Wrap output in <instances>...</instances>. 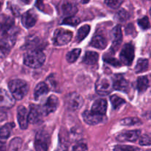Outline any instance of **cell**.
Wrapping results in <instances>:
<instances>
[{
    "mask_svg": "<svg viewBox=\"0 0 151 151\" xmlns=\"http://www.w3.org/2000/svg\"><path fill=\"white\" fill-rule=\"evenodd\" d=\"M9 89L14 99L20 100L23 99L27 94L29 87L24 81L16 79L11 81L8 84Z\"/></svg>",
    "mask_w": 151,
    "mask_h": 151,
    "instance_id": "6da1fadb",
    "label": "cell"
},
{
    "mask_svg": "<svg viewBox=\"0 0 151 151\" xmlns=\"http://www.w3.org/2000/svg\"><path fill=\"white\" fill-rule=\"evenodd\" d=\"M45 55L40 50H30L24 55V63L30 68H38L44 64Z\"/></svg>",
    "mask_w": 151,
    "mask_h": 151,
    "instance_id": "7a4b0ae2",
    "label": "cell"
},
{
    "mask_svg": "<svg viewBox=\"0 0 151 151\" xmlns=\"http://www.w3.org/2000/svg\"><path fill=\"white\" fill-rule=\"evenodd\" d=\"M95 88L97 94L100 95H108L114 89L113 81L109 77H106L105 75L100 76L96 83Z\"/></svg>",
    "mask_w": 151,
    "mask_h": 151,
    "instance_id": "3957f363",
    "label": "cell"
},
{
    "mask_svg": "<svg viewBox=\"0 0 151 151\" xmlns=\"http://www.w3.org/2000/svg\"><path fill=\"white\" fill-rule=\"evenodd\" d=\"M1 38L0 40V51L4 55H7L16 42V35L14 31L8 33L1 35Z\"/></svg>",
    "mask_w": 151,
    "mask_h": 151,
    "instance_id": "277c9868",
    "label": "cell"
},
{
    "mask_svg": "<svg viewBox=\"0 0 151 151\" xmlns=\"http://www.w3.org/2000/svg\"><path fill=\"white\" fill-rule=\"evenodd\" d=\"M83 99L79 94L72 92L68 94L65 99L66 106L69 110L77 111L81 109L83 105Z\"/></svg>",
    "mask_w": 151,
    "mask_h": 151,
    "instance_id": "5b68a950",
    "label": "cell"
},
{
    "mask_svg": "<svg viewBox=\"0 0 151 151\" xmlns=\"http://www.w3.org/2000/svg\"><path fill=\"white\" fill-rule=\"evenodd\" d=\"M72 32L64 29H57L53 36V43L55 45L63 46L66 45L72 40Z\"/></svg>",
    "mask_w": 151,
    "mask_h": 151,
    "instance_id": "8992f818",
    "label": "cell"
},
{
    "mask_svg": "<svg viewBox=\"0 0 151 151\" xmlns=\"http://www.w3.org/2000/svg\"><path fill=\"white\" fill-rule=\"evenodd\" d=\"M83 118L86 123L90 125H95L104 122L106 120V117L105 115L99 114L92 111L86 110L83 113Z\"/></svg>",
    "mask_w": 151,
    "mask_h": 151,
    "instance_id": "52a82bcc",
    "label": "cell"
},
{
    "mask_svg": "<svg viewBox=\"0 0 151 151\" xmlns=\"http://www.w3.org/2000/svg\"><path fill=\"white\" fill-rule=\"evenodd\" d=\"M119 58L124 64L131 66L134 59V47L131 44H126L122 47Z\"/></svg>",
    "mask_w": 151,
    "mask_h": 151,
    "instance_id": "ba28073f",
    "label": "cell"
},
{
    "mask_svg": "<svg viewBox=\"0 0 151 151\" xmlns=\"http://www.w3.org/2000/svg\"><path fill=\"white\" fill-rule=\"evenodd\" d=\"M50 137L45 131H41L38 132L35 137V147L38 151H45L48 150Z\"/></svg>",
    "mask_w": 151,
    "mask_h": 151,
    "instance_id": "9c48e42d",
    "label": "cell"
},
{
    "mask_svg": "<svg viewBox=\"0 0 151 151\" xmlns=\"http://www.w3.org/2000/svg\"><path fill=\"white\" fill-rule=\"evenodd\" d=\"M59 105V100L58 97L55 95H51L47 98V101L44 103L43 107L41 108L43 114L44 116L50 114L52 112L55 111L57 108L58 107Z\"/></svg>",
    "mask_w": 151,
    "mask_h": 151,
    "instance_id": "30bf717a",
    "label": "cell"
},
{
    "mask_svg": "<svg viewBox=\"0 0 151 151\" xmlns=\"http://www.w3.org/2000/svg\"><path fill=\"white\" fill-rule=\"evenodd\" d=\"M14 27V20L11 17L2 15L0 17V35L13 32Z\"/></svg>",
    "mask_w": 151,
    "mask_h": 151,
    "instance_id": "8fae6325",
    "label": "cell"
},
{
    "mask_svg": "<svg viewBox=\"0 0 151 151\" xmlns=\"http://www.w3.org/2000/svg\"><path fill=\"white\" fill-rule=\"evenodd\" d=\"M43 114L41 108L35 105H31L30 111L28 114V122L31 124H37L42 120Z\"/></svg>",
    "mask_w": 151,
    "mask_h": 151,
    "instance_id": "7c38bea8",
    "label": "cell"
},
{
    "mask_svg": "<svg viewBox=\"0 0 151 151\" xmlns=\"http://www.w3.org/2000/svg\"><path fill=\"white\" fill-rule=\"evenodd\" d=\"M113 88L114 89L126 92L128 91L129 88V83L128 81L125 79L123 75L121 74H117L114 76L113 80Z\"/></svg>",
    "mask_w": 151,
    "mask_h": 151,
    "instance_id": "4fadbf2b",
    "label": "cell"
},
{
    "mask_svg": "<svg viewBox=\"0 0 151 151\" xmlns=\"http://www.w3.org/2000/svg\"><path fill=\"white\" fill-rule=\"evenodd\" d=\"M15 104V99L7 91L0 88V108L10 109Z\"/></svg>",
    "mask_w": 151,
    "mask_h": 151,
    "instance_id": "5bb4252c",
    "label": "cell"
},
{
    "mask_svg": "<svg viewBox=\"0 0 151 151\" xmlns=\"http://www.w3.org/2000/svg\"><path fill=\"white\" fill-rule=\"evenodd\" d=\"M37 14L32 10H29L22 16V23L25 28L28 29L35 24L37 22Z\"/></svg>",
    "mask_w": 151,
    "mask_h": 151,
    "instance_id": "9a60e30c",
    "label": "cell"
},
{
    "mask_svg": "<svg viewBox=\"0 0 151 151\" xmlns=\"http://www.w3.org/2000/svg\"><path fill=\"white\" fill-rule=\"evenodd\" d=\"M17 119L19 126L22 129L25 130L28 127V112L26 108L20 106L17 109Z\"/></svg>",
    "mask_w": 151,
    "mask_h": 151,
    "instance_id": "2e32d148",
    "label": "cell"
},
{
    "mask_svg": "<svg viewBox=\"0 0 151 151\" xmlns=\"http://www.w3.org/2000/svg\"><path fill=\"white\" fill-rule=\"evenodd\" d=\"M140 131L134 130L122 133L116 137V139L119 142H135L140 136Z\"/></svg>",
    "mask_w": 151,
    "mask_h": 151,
    "instance_id": "e0dca14e",
    "label": "cell"
},
{
    "mask_svg": "<svg viewBox=\"0 0 151 151\" xmlns=\"http://www.w3.org/2000/svg\"><path fill=\"white\" fill-rule=\"evenodd\" d=\"M111 35L112 44H113L112 47L115 50H116L119 48L122 41V33L120 25H116V27H114V29L111 31Z\"/></svg>",
    "mask_w": 151,
    "mask_h": 151,
    "instance_id": "ac0fdd59",
    "label": "cell"
},
{
    "mask_svg": "<svg viewBox=\"0 0 151 151\" xmlns=\"http://www.w3.org/2000/svg\"><path fill=\"white\" fill-rule=\"evenodd\" d=\"M107 101L104 99H98L93 103L91 106V111L99 114L105 115L107 111Z\"/></svg>",
    "mask_w": 151,
    "mask_h": 151,
    "instance_id": "d6986e66",
    "label": "cell"
},
{
    "mask_svg": "<svg viewBox=\"0 0 151 151\" xmlns=\"http://www.w3.org/2000/svg\"><path fill=\"white\" fill-rule=\"evenodd\" d=\"M90 44L93 47H94V48L100 49V50H104L107 47L108 41L107 39L103 35H100V34H97V35H95L93 37Z\"/></svg>",
    "mask_w": 151,
    "mask_h": 151,
    "instance_id": "ffe728a7",
    "label": "cell"
},
{
    "mask_svg": "<svg viewBox=\"0 0 151 151\" xmlns=\"http://www.w3.org/2000/svg\"><path fill=\"white\" fill-rule=\"evenodd\" d=\"M60 10L64 16H72L78 12V8L75 4L69 1H63L60 5Z\"/></svg>",
    "mask_w": 151,
    "mask_h": 151,
    "instance_id": "44dd1931",
    "label": "cell"
},
{
    "mask_svg": "<svg viewBox=\"0 0 151 151\" xmlns=\"http://www.w3.org/2000/svg\"><path fill=\"white\" fill-rule=\"evenodd\" d=\"M49 92L48 86L44 82L39 83L36 86L34 91V98L35 100H38L41 98L42 96L45 95Z\"/></svg>",
    "mask_w": 151,
    "mask_h": 151,
    "instance_id": "7402d4cb",
    "label": "cell"
},
{
    "mask_svg": "<svg viewBox=\"0 0 151 151\" xmlns=\"http://www.w3.org/2000/svg\"><path fill=\"white\" fill-rule=\"evenodd\" d=\"M99 55L95 52H86L84 55L83 62L87 65H94L98 61Z\"/></svg>",
    "mask_w": 151,
    "mask_h": 151,
    "instance_id": "603a6c76",
    "label": "cell"
},
{
    "mask_svg": "<svg viewBox=\"0 0 151 151\" xmlns=\"http://www.w3.org/2000/svg\"><path fill=\"white\" fill-rule=\"evenodd\" d=\"M15 127V124L13 122L10 123H7L4 125H3L0 128V138L2 139H7L10 136V134L12 132V130Z\"/></svg>",
    "mask_w": 151,
    "mask_h": 151,
    "instance_id": "cb8c5ba5",
    "label": "cell"
},
{
    "mask_svg": "<svg viewBox=\"0 0 151 151\" xmlns=\"http://www.w3.org/2000/svg\"><path fill=\"white\" fill-rule=\"evenodd\" d=\"M149 87L148 78L146 76H141L137 79V89L139 92L145 91Z\"/></svg>",
    "mask_w": 151,
    "mask_h": 151,
    "instance_id": "d4e9b609",
    "label": "cell"
},
{
    "mask_svg": "<svg viewBox=\"0 0 151 151\" xmlns=\"http://www.w3.org/2000/svg\"><path fill=\"white\" fill-rule=\"evenodd\" d=\"M149 66V61L147 59L140 58L137 61L135 67V72L137 73H142L147 70Z\"/></svg>",
    "mask_w": 151,
    "mask_h": 151,
    "instance_id": "484cf974",
    "label": "cell"
},
{
    "mask_svg": "<svg viewBox=\"0 0 151 151\" xmlns=\"http://www.w3.org/2000/svg\"><path fill=\"white\" fill-rule=\"evenodd\" d=\"M90 26L88 24L83 25V26L81 27L78 31V34H77L76 39L78 42H81L82 41L87 35H88L90 32Z\"/></svg>",
    "mask_w": 151,
    "mask_h": 151,
    "instance_id": "4316f807",
    "label": "cell"
},
{
    "mask_svg": "<svg viewBox=\"0 0 151 151\" xmlns=\"http://www.w3.org/2000/svg\"><path fill=\"white\" fill-rule=\"evenodd\" d=\"M81 53V49H75V50H72V51L68 52L67 55H66V60L70 63H74V62H75L78 60Z\"/></svg>",
    "mask_w": 151,
    "mask_h": 151,
    "instance_id": "83f0119b",
    "label": "cell"
},
{
    "mask_svg": "<svg viewBox=\"0 0 151 151\" xmlns=\"http://www.w3.org/2000/svg\"><path fill=\"white\" fill-rule=\"evenodd\" d=\"M110 100L111 102L112 106H113V108L114 109H118L122 105H123L125 103L124 99L121 98L120 97L117 95H112L110 97Z\"/></svg>",
    "mask_w": 151,
    "mask_h": 151,
    "instance_id": "f1b7e54d",
    "label": "cell"
},
{
    "mask_svg": "<svg viewBox=\"0 0 151 151\" xmlns=\"http://www.w3.org/2000/svg\"><path fill=\"white\" fill-rule=\"evenodd\" d=\"M80 19L75 16H68L63 21V24L70 25V26H77L80 23Z\"/></svg>",
    "mask_w": 151,
    "mask_h": 151,
    "instance_id": "f546056e",
    "label": "cell"
},
{
    "mask_svg": "<svg viewBox=\"0 0 151 151\" xmlns=\"http://www.w3.org/2000/svg\"><path fill=\"white\" fill-rule=\"evenodd\" d=\"M22 141L20 138H14L10 142L9 150H18L22 147Z\"/></svg>",
    "mask_w": 151,
    "mask_h": 151,
    "instance_id": "4dcf8cb0",
    "label": "cell"
},
{
    "mask_svg": "<svg viewBox=\"0 0 151 151\" xmlns=\"http://www.w3.org/2000/svg\"><path fill=\"white\" fill-rule=\"evenodd\" d=\"M140 123V120L138 118L136 117H128L123 119L121 121V124L123 125H128V126H131V125H135L137 124Z\"/></svg>",
    "mask_w": 151,
    "mask_h": 151,
    "instance_id": "1f68e13d",
    "label": "cell"
},
{
    "mask_svg": "<svg viewBox=\"0 0 151 151\" xmlns=\"http://www.w3.org/2000/svg\"><path fill=\"white\" fill-rule=\"evenodd\" d=\"M124 0H105V4L112 9L119 8Z\"/></svg>",
    "mask_w": 151,
    "mask_h": 151,
    "instance_id": "d6a6232c",
    "label": "cell"
},
{
    "mask_svg": "<svg viewBox=\"0 0 151 151\" xmlns=\"http://www.w3.org/2000/svg\"><path fill=\"white\" fill-rule=\"evenodd\" d=\"M138 24L143 29H147L150 27V21H149V18L147 16H145V17L142 18V19L138 20Z\"/></svg>",
    "mask_w": 151,
    "mask_h": 151,
    "instance_id": "836d02e7",
    "label": "cell"
},
{
    "mask_svg": "<svg viewBox=\"0 0 151 151\" xmlns=\"http://www.w3.org/2000/svg\"><path fill=\"white\" fill-rule=\"evenodd\" d=\"M128 18H129L128 13L124 9H122L121 10H119L117 14H116V19L119 21H120V22H125Z\"/></svg>",
    "mask_w": 151,
    "mask_h": 151,
    "instance_id": "e575fe53",
    "label": "cell"
},
{
    "mask_svg": "<svg viewBox=\"0 0 151 151\" xmlns=\"http://www.w3.org/2000/svg\"><path fill=\"white\" fill-rule=\"evenodd\" d=\"M114 150L119 151H134V150H139V148L137 147H132V146H127V145H119L114 147Z\"/></svg>",
    "mask_w": 151,
    "mask_h": 151,
    "instance_id": "d590c367",
    "label": "cell"
},
{
    "mask_svg": "<svg viewBox=\"0 0 151 151\" xmlns=\"http://www.w3.org/2000/svg\"><path fill=\"white\" fill-rule=\"evenodd\" d=\"M139 144L142 146H150L151 145L150 136L147 135V134L142 136V137L140 138Z\"/></svg>",
    "mask_w": 151,
    "mask_h": 151,
    "instance_id": "8d00e7d4",
    "label": "cell"
},
{
    "mask_svg": "<svg viewBox=\"0 0 151 151\" xmlns=\"http://www.w3.org/2000/svg\"><path fill=\"white\" fill-rule=\"evenodd\" d=\"M104 60L109 64L113 66H116V67H119L122 65L121 62H119V60H116V58H105Z\"/></svg>",
    "mask_w": 151,
    "mask_h": 151,
    "instance_id": "74e56055",
    "label": "cell"
},
{
    "mask_svg": "<svg viewBox=\"0 0 151 151\" xmlns=\"http://www.w3.org/2000/svg\"><path fill=\"white\" fill-rule=\"evenodd\" d=\"M88 149L87 145L84 143H79V144L76 145L75 146H74L73 150H86Z\"/></svg>",
    "mask_w": 151,
    "mask_h": 151,
    "instance_id": "f35d334b",
    "label": "cell"
},
{
    "mask_svg": "<svg viewBox=\"0 0 151 151\" xmlns=\"http://www.w3.org/2000/svg\"><path fill=\"white\" fill-rule=\"evenodd\" d=\"M35 5L38 9L42 10H43V0H37Z\"/></svg>",
    "mask_w": 151,
    "mask_h": 151,
    "instance_id": "ab89813d",
    "label": "cell"
},
{
    "mask_svg": "<svg viewBox=\"0 0 151 151\" xmlns=\"http://www.w3.org/2000/svg\"><path fill=\"white\" fill-rule=\"evenodd\" d=\"M5 150V143L3 142H0V151Z\"/></svg>",
    "mask_w": 151,
    "mask_h": 151,
    "instance_id": "60d3db41",
    "label": "cell"
},
{
    "mask_svg": "<svg viewBox=\"0 0 151 151\" xmlns=\"http://www.w3.org/2000/svg\"><path fill=\"white\" fill-rule=\"evenodd\" d=\"M20 1H22L23 3H24V4H29V3L31 2V1H32V0H20Z\"/></svg>",
    "mask_w": 151,
    "mask_h": 151,
    "instance_id": "b9f144b4",
    "label": "cell"
},
{
    "mask_svg": "<svg viewBox=\"0 0 151 151\" xmlns=\"http://www.w3.org/2000/svg\"><path fill=\"white\" fill-rule=\"evenodd\" d=\"M90 0H81V3L82 4H87V3L89 2Z\"/></svg>",
    "mask_w": 151,
    "mask_h": 151,
    "instance_id": "7bdbcfd3",
    "label": "cell"
},
{
    "mask_svg": "<svg viewBox=\"0 0 151 151\" xmlns=\"http://www.w3.org/2000/svg\"><path fill=\"white\" fill-rule=\"evenodd\" d=\"M0 7H1V2H0Z\"/></svg>",
    "mask_w": 151,
    "mask_h": 151,
    "instance_id": "ee69618b",
    "label": "cell"
}]
</instances>
